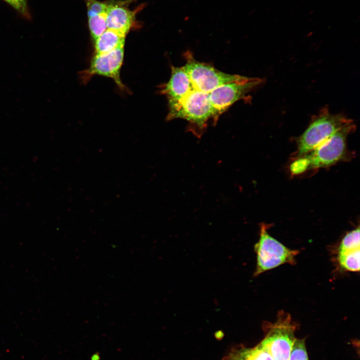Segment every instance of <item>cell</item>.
<instances>
[{
    "label": "cell",
    "instance_id": "obj_1",
    "mask_svg": "<svg viewBox=\"0 0 360 360\" xmlns=\"http://www.w3.org/2000/svg\"><path fill=\"white\" fill-rule=\"evenodd\" d=\"M167 119L183 118L189 122V128L195 134L200 136L206 128L208 120L213 119L214 110L209 93L193 88L179 102L168 106Z\"/></svg>",
    "mask_w": 360,
    "mask_h": 360
},
{
    "label": "cell",
    "instance_id": "obj_2",
    "mask_svg": "<svg viewBox=\"0 0 360 360\" xmlns=\"http://www.w3.org/2000/svg\"><path fill=\"white\" fill-rule=\"evenodd\" d=\"M340 114H332L322 109L314 116L298 140V157L302 156L324 143L350 122Z\"/></svg>",
    "mask_w": 360,
    "mask_h": 360
},
{
    "label": "cell",
    "instance_id": "obj_3",
    "mask_svg": "<svg viewBox=\"0 0 360 360\" xmlns=\"http://www.w3.org/2000/svg\"><path fill=\"white\" fill-rule=\"evenodd\" d=\"M268 225L260 224V238L254 246L256 254V265L254 276L282 264H294L296 257L299 251L291 250L268 232Z\"/></svg>",
    "mask_w": 360,
    "mask_h": 360
},
{
    "label": "cell",
    "instance_id": "obj_4",
    "mask_svg": "<svg viewBox=\"0 0 360 360\" xmlns=\"http://www.w3.org/2000/svg\"><path fill=\"white\" fill-rule=\"evenodd\" d=\"M295 328L290 315L280 312L277 320L270 324L266 336L258 345L266 351L274 360H288L296 338Z\"/></svg>",
    "mask_w": 360,
    "mask_h": 360
},
{
    "label": "cell",
    "instance_id": "obj_5",
    "mask_svg": "<svg viewBox=\"0 0 360 360\" xmlns=\"http://www.w3.org/2000/svg\"><path fill=\"white\" fill-rule=\"evenodd\" d=\"M356 126L351 120L316 148L302 156L308 162V168H325L344 160L348 156L346 139Z\"/></svg>",
    "mask_w": 360,
    "mask_h": 360
},
{
    "label": "cell",
    "instance_id": "obj_6",
    "mask_svg": "<svg viewBox=\"0 0 360 360\" xmlns=\"http://www.w3.org/2000/svg\"><path fill=\"white\" fill-rule=\"evenodd\" d=\"M186 64L182 66L194 88L210 93L217 87L229 82L241 81L246 76L226 74L215 68L208 64L196 60L190 52H186Z\"/></svg>",
    "mask_w": 360,
    "mask_h": 360
},
{
    "label": "cell",
    "instance_id": "obj_7",
    "mask_svg": "<svg viewBox=\"0 0 360 360\" xmlns=\"http://www.w3.org/2000/svg\"><path fill=\"white\" fill-rule=\"evenodd\" d=\"M262 82L260 78L246 77L241 81L222 84L210 92L209 98L214 110V124L232 104L244 98L248 92Z\"/></svg>",
    "mask_w": 360,
    "mask_h": 360
},
{
    "label": "cell",
    "instance_id": "obj_8",
    "mask_svg": "<svg viewBox=\"0 0 360 360\" xmlns=\"http://www.w3.org/2000/svg\"><path fill=\"white\" fill-rule=\"evenodd\" d=\"M134 0H108L106 10L107 28L115 30L126 36L138 25L136 15L143 8L140 6L134 10L128 6Z\"/></svg>",
    "mask_w": 360,
    "mask_h": 360
},
{
    "label": "cell",
    "instance_id": "obj_9",
    "mask_svg": "<svg viewBox=\"0 0 360 360\" xmlns=\"http://www.w3.org/2000/svg\"><path fill=\"white\" fill-rule=\"evenodd\" d=\"M124 46L104 54H96L92 59L90 68L85 72L87 78L98 74L110 78L121 90L126 88L120 78V70L124 60Z\"/></svg>",
    "mask_w": 360,
    "mask_h": 360
},
{
    "label": "cell",
    "instance_id": "obj_10",
    "mask_svg": "<svg viewBox=\"0 0 360 360\" xmlns=\"http://www.w3.org/2000/svg\"><path fill=\"white\" fill-rule=\"evenodd\" d=\"M360 228L348 232L342 240L338 251V261L343 270L356 272L360 270Z\"/></svg>",
    "mask_w": 360,
    "mask_h": 360
},
{
    "label": "cell",
    "instance_id": "obj_11",
    "mask_svg": "<svg viewBox=\"0 0 360 360\" xmlns=\"http://www.w3.org/2000/svg\"><path fill=\"white\" fill-rule=\"evenodd\" d=\"M171 76L164 84L161 92L166 96L168 106L181 100L193 88L189 76L182 67L171 66Z\"/></svg>",
    "mask_w": 360,
    "mask_h": 360
},
{
    "label": "cell",
    "instance_id": "obj_12",
    "mask_svg": "<svg viewBox=\"0 0 360 360\" xmlns=\"http://www.w3.org/2000/svg\"><path fill=\"white\" fill-rule=\"evenodd\" d=\"M126 36L115 30L107 28L94 40L96 54L107 53L124 46Z\"/></svg>",
    "mask_w": 360,
    "mask_h": 360
},
{
    "label": "cell",
    "instance_id": "obj_13",
    "mask_svg": "<svg viewBox=\"0 0 360 360\" xmlns=\"http://www.w3.org/2000/svg\"><path fill=\"white\" fill-rule=\"evenodd\" d=\"M227 360H274L271 356L258 345L252 348H242L232 352Z\"/></svg>",
    "mask_w": 360,
    "mask_h": 360
},
{
    "label": "cell",
    "instance_id": "obj_14",
    "mask_svg": "<svg viewBox=\"0 0 360 360\" xmlns=\"http://www.w3.org/2000/svg\"><path fill=\"white\" fill-rule=\"evenodd\" d=\"M88 22L91 36L95 40L107 29L106 10L100 14L88 16Z\"/></svg>",
    "mask_w": 360,
    "mask_h": 360
},
{
    "label": "cell",
    "instance_id": "obj_15",
    "mask_svg": "<svg viewBox=\"0 0 360 360\" xmlns=\"http://www.w3.org/2000/svg\"><path fill=\"white\" fill-rule=\"evenodd\" d=\"M288 360H308L304 340L295 339Z\"/></svg>",
    "mask_w": 360,
    "mask_h": 360
},
{
    "label": "cell",
    "instance_id": "obj_16",
    "mask_svg": "<svg viewBox=\"0 0 360 360\" xmlns=\"http://www.w3.org/2000/svg\"><path fill=\"white\" fill-rule=\"evenodd\" d=\"M26 19L30 18L28 0H3Z\"/></svg>",
    "mask_w": 360,
    "mask_h": 360
},
{
    "label": "cell",
    "instance_id": "obj_17",
    "mask_svg": "<svg viewBox=\"0 0 360 360\" xmlns=\"http://www.w3.org/2000/svg\"><path fill=\"white\" fill-rule=\"evenodd\" d=\"M308 160L304 156H300L292 163L290 172L293 174H298L308 170Z\"/></svg>",
    "mask_w": 360,
    "mask_h": 360
},
{
    "label": "cell",
    "instance_id": "obj_18",
    "mask_svg": "<svg viewBox=\"0 0 360 360\" xmlns=\"http://www.w3.org/2000/svg\"><path fill=\"white\" fill-rule=\"evenodd\" d=\"M91 360H100V355L96 353L92 356Z\"/></svg>",
    "mask_w": 360,
    "mask_h": 360
}]
</instances>
